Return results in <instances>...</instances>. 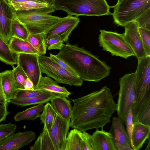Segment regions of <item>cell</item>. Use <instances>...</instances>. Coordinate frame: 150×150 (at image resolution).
Instances as JSON below:
<instances>
[{
	"instance_id": "cell-44",
	"label": "cell",
	"mask_w": 150,
	"mask_h": 150,
	"mask_svg": "<svg viewBox=\"0 0 150 150\" xmlns=\"http://www.w3.org/2000/svg\"><path fill=\"white\" fill-rule=\"evenodd\" d=\"M33 82L28 78L25 81L24 84L25 89L28 90H34Z\"/></svg>"
},
{
	"instance_id": "cell-9",
	"label": "cell",
	"mask_w": 150,
	"mask_h": 150,
	"mask_svg": "<svg viewBox=\"0 0 150 150\" xmlns=\"http://www.w3.org/2000/svg\"><path fill=\"white\" fill-rule=\"evenodd\" d=\"M135 73V101L139 104L150 100V56L138 59Z\"/></svg>"
},
{
	"instance_id": "cell-4",
	"label": "cell",
	"mask_w": 150,
	"mask_h": 150,
	"mask_svg": "<svg viewBox=\"0 0 150 150\" xmlns=\"http://www.w3.org/2000/svg\"><path fill=\"white\" fill-rule=\"evenodd\" d=\"M112 7L114 22L124 27L150 8V0H118Z\"/></svg>"
},
{
	"instance_id": "cell-26",
	"label": "cell",
	"mask_w": 150,
	"mask_h": 150,
	"mask_svg": "<svg viewBox=\"0 0 150 150\" xmlns=\"http://www.w3.org/2000/svg\"><path fill=\"white\" fill-rule=\"evenodd\" d=\"M44 104H38L22 112H18L13 118L15 121L25 120L34 121L38 117L44 109Z\"/></svg>"
},
{
	"instance_id": "cell-40",
	"label": "cell",
	"mask_w": 150,
	"mask_h": 150,
	"mask_svg": "<svg viewBox=\"0 0 150 150\" xmlns=\"http://www.w3.org/2000/svg\"><path fill=\"white\" fill-rule=\"evenodd\" d=\"M63 43V41L56 38H51L45 40L46 47L48 50H59Z\"/></svg>"
},
{
	"instance_id": "cell-38",
	"label": "cell",
	"mask_w": 150,
	"mask_h": 150,
	"mask_svg": "<svg viewBox=\"0 0 150 150\" xmlns=\"http://www.w3.org/2000/svg\"><path fill=\"white\" fill-rule=\"evenodd\" d=\"M132 106L128 111L125 120L126 132L130 140L132 146V137L134 127L133 120V114Z\"/></svg>"
},
{
	"instance_id": "cell-15",
	"label": "cell",
	"mask_w": 150,
	"mask_h": 150,
	"mask_svg": "<svg viewBox=\"0 0 150 150\" xmlns=\"http://www.w3.org/2000/svg\"><path fill=\"white\" fill-rule=\"evenodd\" d=\"M124 38L131 47L137 59L147 56L145 52L139 27L135 21L128 23L124 26Z\"/></svg>"
},
{
	"instance_id": "cell-5",
	"label": "cell",
	"mask_w": 150,
	"mask_h": 150,
	"mask_svg": "<svg viewBox=\"0 0 150 150\" xmlns=\"http://www.w3.org/2000/svg\"><path fill=\"white\" fill-rule=\"evenodd\" d=\"M99 46L104 51L109 52L112 56L127 59L135 56L133 50L126 41L123 33L100 30Z\"/></svg>"
},
{
	"instance_id": "cell-3",
	"label": "cell",
	"mask_w": 150,
	"mask_h": 150,
	"mask_svg": "<svg viewBox=\"0 0 150 150\" xmlns=\"http://www.w3.org/2000/svg\"><path fill=\"white\" fill-rule=\"evenodd\" d=\"M55 11L61 10L68 15L100 16L111 14V7L106 0H54Z\"/></svg>"
},
{
	"instance_id": "cell-37",
	"label": "cell",
	"mask_w": 150,
	"mask_h": 150,
	"mask_svg": "<svg viewBox=\"0 0 150 150\" xmlns=\"http://www.w3.org/2000/svg\"><path fill=\"white\" fill-rule=\"evenodd\" d=\"M81 150H93L91 135L86 131L80 132Z\"/></svg>"
},
{
	"instance_id": "cell-36",
	"label": "cell",
	"mask_w": 150,
	"mask_h": 150,
	"mask_svg": "<svg viewBox=\"0 0 150 150\" xmlns=\"http://www.w3.org/2000/svg\"><path fill=\"white\" fill-rule=\"evenodd\" d=\"M43 91L35 90H28L17 88L16 98L18 99H26L36 96L43 93Z\"/></svg>"
},
{
	"instance_id": "cell-14",
	"label": "cell",
	"mask_w": 150,
	"mask_h": 150,
	"mask_svg": "<svg viewBox=\"0 0 150 150\" xmlns=\"http://www.w3.org/2000/svg\"><path fill=\"white\" fill-rule=\"evenodd\" d=\"M124 121L120 117H113L108 132L113 139L116 150H132L131 143L126 131Z\"/></svg>"
},
{
	"instance_id": "cell-35",
	"label": "cell",
	"mask_w": 150,
	"mask_h": 150,
	"mask_svg": "<svg viewBox=\"0 0 150 150\" xmlns=\"http://www.w3.org/2000/svg\"><path fill=\"white\" fill-rule=\"evenodd\" d=\"M17 128L16 125L11 123L0 124V142L14 133Z\"/></svg>"
},
{
	"instance_id": "cell-32",
	"label": "cell",
	"mask_w": 150,
	"mask_h": 150,
	"mask_svg": "<svg viewBox=\"0 0 150 150\" xmlns=\"http://www.w3.org/2000/svg\"><path fill=\"white\" fill-rule=\"evenodd\" d=\"M12 71L14 79L17 88L25 89V82L28 78L27 76L22 69L18 65L16 67H13Z\"/></svg>"
},
{
	"instance_id": "cell-31",
	"label": "cell",
	"mask_w": 150,
	"mask_h": 150,
	"mask_svg": "<svg viewBox=\"0 0 150 150\" xmlns=\"http://www.w3.org/2000/svg\"><path fill=\"white\" fill-rule=\"evenodd\" d=\"M30 33L26 27L18 18L13 19L11 26V37H15L27 40Z\"/></svg>"
},
{
	"instance_id": "cell-18",
	"label": "cell",
	"mask_w": 150,
	"mask_h": 150,
	"mask_svg": "<svg viewBox=\"0 0 150 150\" xmlns=\"http://www.w3.org/2000/svg\"><path fill=\"white\" fill-rule=\"evenodd\" d=\"M103 129H96L91 135L93 150H116L111 134Z\"/></svg>"
},
{
	"instance_id": "cell-34",
	"label": "cell",
	"mask_w": 150,
	"mask_h": 150,
	"mask_svg": "<svg viewBox=\"0 0 150 150\" xmlns=\"http://www.w3.org/2000/svg\"><path fill=\"white\" fill-rule=\"evenodd\" d=\"M139 30L146 54L150 56V30L139 28Z\"/></svg>"
},
{
	"instance_id": "cell-42",
	"label": "cell",
	"mask_w": 150,
	"mask_h": 150,
	"mask_svg": "<svg viewBox=\"0 0 150 150\" xmlns=\"http://www.w3.org/2000/svg\"><path fill=\"white\" fill-rule=\"evenodd\" d=\"M9 113V112L7 110V105L0 103V123L5 120Z\"/></svg>"
},
{
	"instance_id": "cell-25",
	"label": "cell",
	"mask_w": 150,
	"mask_h": 150,
	"mask_svg": "<svg viewBox=\"0 0 150 150\" xmlns=\"http://www.w3.org/2000/svg\"><path fill=\"white\" fill-rule=\"evenodd\" d=\"M30 149V150H55L48 131L45 126L42 132Z\"/></svg>"
},
{
	"instance_id": "cell-11",
	"label": "cell",
	"mask_w": 150,
	"mask_h": 150,
	"mask_svg": "<svg viewBox=\"0 0 150 150\" xmlns=\"http://www.w3.org/2000/svg\"><path fill=\"white\" fill-rule=\"evenodd\" d=\"M37 54L20 53L17 54V64L25 72L33 83L34 89L37 87L42 76Z\"/></svg>"
},
{
	"instance_id": "cell-30",
	"label": "cell",
	"mask_w": 150,
	"mask_h": 150,
	"mask_svg": "<svg viewBox=\"0 0 150 150\" xmlns=\"http://www.w3.org/2000/svg\"><path fill=\"white\" fill-rule=\"evenodd\" d=\"M40 114L39 117L41 124H43L49 131L50 129L56 114L54 110L50 103L48 102L44 105V109Z\"/></svg>"
},
{
	"instance_id": "cell-41",
	"label": "cell",
	"mask_w": 150,
	"mask_h": 150,
	"mask_svg": "<svg viewBox=\"0 0 150 150\" xmlns=\"http://www.w3.org/2000/svg\"><path fill=\"white\" fill-rule=\"evenodd\" d=\"M49 57L55 61L62 68L66 69L71 74L78 76L75 71L69 66L64 61L57 57L56 55L50 53Z\"/></svg>"
},
{
	"instance_id": "cell-21",
	"label": "cell",
	"mask_w": 150,
	"mask_h": 150,
	"mask_svg": "<svg viewBox=\"0 0 150 150\" xmlns=\"http://www.w3.org/2000/svg\"><path fill=\"white\" fill-rule=\"evenodd\" d=\"M50 101L56 113L65 120L70 121L73 107L70 100L64 97L56 95Z\"/></svg>"
},
{
	"instance_id": "cell-6",
	"label": "cell",
	"mask_w": 150,
	"mask_h": 150,
	"mask_svg": "<svg viewBox=\"0 0 150 150\" xmlns=\"http://www.w3.org/2000/svg\"><path fill=\"white\" fill-rule=\"evenodd\" d=\"M16 15L31 34L45 33L60 18L32 11H16Z\"/></svg>"
},
{
	"instance_id": "cell-20",
	"label": "cell",
	"mask_w": 150,
	"mask_h": 150,
	"mask_svg": "<svg viewBox=\"0 0 150 150\" xmlns=\"http://www.w3.org/2000/svg\"><path fill=\"white\" fill-rule=\"evenodd\" d=\"M35 89L49 92L54 95H59L67 98L71 94L65 87L60 86L56 81L49 77L42 76Z\"/></svg>"
},
{
	"instance_id": "cell-17",
	"label": "cell",
	"mask_w": 150,
	"mask_h": 150,
	"mask_svg": "<svg viewBox=\"0 0 150 150\" xmlns=\"http://www.w3.org/2000/svg\"><path fill=\"white\" fill-rule=\"evenodd\" d=\"M8 0L16 11H32L48 14L55 11L53 6L37 0Z\"/></svg>"
},
{
	"instance_id": "cell-45",
	"label": "cell",
	"mask_w": 150,
	"mask_h": 150,
	"mask_svg": "<svg viewBox=\"0 0 150 150\" xmlns=\"http://www.w3.org/2000/svg\"><path fill=\"white\" fill-rule=\"evenodd\" d=\"M39 1L43 2L50 5L52 6L54 0H37Z\"/></svg>"
},
{
	"instance_id": "cell-12",
	"label": "cell",
	"mask_w": 150,
	"mask_h": 150,
	"mask_svg": "<svg viewBox=\"0 0 150 150\" xmlns=\"http://www.w3.org/2000/svg\"><path fill=\"white\" fill-rule=\"evenodd\" d=\"M70 121L64 119L56 113L49 134L55 150H65L66 141Z\"/></svg>"
},
{
	"instance_id": "cell-24",
	"label": "cell",
	"mask_w": 150,
	"mask_h": 150,
	"mask_svg": "<svg viewBox=\"0 0 150 150\" xmlns=\"http://www.w3.org/2000/svg\"><path fill=\"white\" fill-rule=\"evenodd\" d=\"M54 95L49 92L44 91L36 96L26 99L15 98L10 101L9 103L21 107L31 105L44 104L48 102Z\"/></svg>"
},
{
	"instance_id": "cell-13",
	"label": "cell",
	"mask_w": 150,
	"mask_h": 150,
	"mask_svg": "<svg viewBox=\"0 0 150 150\" xmlns=\"http://www.w3.org/2000/svg\"><path fill=\"white\" fill-rule=\"evenodd\" d=\"M16 10L8 0H0V36L8 43L11 38V26Z\"/></svg>"
},
{
	"instance_id": "cell-46",
	"label": "cell",
	"mask_w": 150,
	"mask_h": 150,
	"mask_svg": "<svg viewBox=\"0 0 150 150\" xmlns=\"http://www.w3.org/2000/svg\"><path fill=\"white\" fill-rule=\"evenodd\" d=\"M148 144L146 147V148L145 149V150H150V137L148 138Z\"/></svg>"
},
{
	"instance_id": "cell-16",
	"label": "cell",
	"mask_w": 150,
	"mask_h": 150,
	"mask_svg": "<svg viewBox=\"0 0 150 150\" xmlns=\"http://www.w3.org/2000/svg\"><path fill=\"white\" fill-rule=\"evenodd\" d=\"M36 138L32 131L13 133L0 142V150H17L30 144Z\"/></svg>"
},
{
	"instance_id": "cell-2",
	"label": "cell",
	"mask_w": 150,
	"mask_h": 150,
	"mask_svg": "<svg viewBox=\"0 0 150 150\" xmlns=\"http://www.w3.org/2000/svg\"><path fill=\"white\" fill-rule=\"evenodd\" d=\"M56 55L71 68L82 80L98 82L109 76L111 67L104 62L76 45H62Z\"/></svg>"
},
{
	"instance_id": "cell-23",
	"label": "cell",
	"mask_w": 150,
	"mask_h": 150,
	"mask_svg": "<svg viewBox=\"0 0 150 150\" xmlns=\"http://www.w3.org/2000/svg\"><path fill=\"white\" fill-rule=\"evenodd\" d=\"M8 44L11 50L16 54L20 53L40 54L38 51L27 40L12 37Z\"/></svg>"
},
{
	"instance_id": "cell-7",
	"label": "cell",
	"mask_w": 150,
	"mask_h": 150,
	"mask_svg": "<svg viewBox=\"0 0 150 150\" xmlns=\"http://www.w3.org/2000/svg\"><path fill=\"white\" fill-rule=\"evenodd\" d=\"M38 58L41 71L47 76L58 83L76 86L82 85V80L62 68L50 57L39 54Z\"/></svg>"
},
{
	"instance_id": "cell-8",
	"label": "cell",
	"mask_w": 150,
	"mask_h": 150,
	"mask_svg": "<svg viewBox=\"0 0 150 150\" xmlns=\"http://www.w3.org/2000/svg\"><path fill=\"white\" fill-rule=\"evenodd\" d=\"M117 104L118 117L125 122L127 114L134 102L136 91L135 72L125 74L120 78Z\"/></svg>"
},
{
	"instance_id": "cell-22",
	"label": "cell",
	"mask_w": 150,
	"mask_h": 150,
	"mask_svg": "<svg viewBox=\"0 0 150 150\" xmlns=\"http://www.w3.org/2000/svg\"><path fill=\"white\" fill-rule=\"evenodd\" d=\"M0 74L3 88L8 103L11 100L16 98L17 90L13 77V71L6 70L0 73Z\"/></svg>"
},
{
	"instance_id": "cell-27",
	"label": "cell",
	"mask_w": 150,
	"mask_h": 150,
	"mask_svg": "<svg viewBox=\"0 0 150 150\" xmlns=\"http://www.w3.org/2000/svg\"><path fill=\"white\" fill-rule=\"evenodd\" d=\"M0 60L13 67L17 64V54L11 50L8 44L0 36Z\"/></svg>"
},
{
	"instance_id": "cell-1",
	"label": "cell",
	"mask_w": 150,
	"mask_h": 150,
	"mask_svg": "<svg viewBox=\"0 0 150 150\" xmlns=\"http://www.w3.org/2000/svg\"><path fill=\"white\" fill-rule=\"evenodd\" d=\"M74 105L70 126L81 132L103 128L117 109L110 89L106 86L81 97L71 99Z\"/></svg>"
},
{
	"instance_id": "cell-19",
	"label": "cell",
	"mask_w": 150,
	"mask_h": 150,
	"mask_svg": "<svg viewBox=\"0 0 150 150\" xmlns=\"http://www.w3.org/2000/svg\"><path fill=\"white\" fill-rule=\"evenodd\" d=\"M150 126L142 124L138 121L134 122L132 137L133 150H139L150 137Z\"/></svg>"
},
{
	"instance_id": "cell-33",
	"label": "cell",
	"mask_w": 150,
	"mask_h": 150,
	"mask_svg": "<svg viewBox=\"0 0 150 150\" xmlns=\"http://www.w3.org/2000/svg\"><path fill=\"white\" fill-rule=\"evenodd\" d=\"M134 21L139 28L150 30V8L144 12Z\"/></svg>"
},
{
	"instance_id": "cell-39",
	"label": "cell",
	"mask_w": 150,
	"mask_h": 150,
	"mask_svg": "<svg viewBox=\"0 0 150 150\" xmlns=\"http://www.w3.org/2000/svg\"><path fill=\"white\" fill-rule=\"evenodd\" d=\"M137 121L150 126V105L149 106L139 115Z\"/></svg>"
},
{
	"instance_id": "cell-43",
	"label": "cell",
	"mask_w": 150,
	"mask_h": 150,
	"mask_svg": "<svg viewBox=\"0 0 150 150\" xmlns=\"http://www.w3.org/2000/svg\"><path fill=\"white\" fill-rule=\"evenodd\" d=\"M0 103L7 105L8 102L2 85L0 73Z\"/></svg>"
},
{
	"instance_id": "cell-29",
	"label": "cell",
	"mask_w": 150,
	"mask_h": 150,
	"mask_svg": "<svg viewBox=\"0 0 150 150\" xmlns=\"http://www.w3.org/2000/svg\"><path fill=\"white\" fill-rule=\"evenodd\" d=\"M80 131L74 128L68 133L66 141L65 150H81Z\"/></svg>"
},
{
	"instance_id": "cell-10",
	"label": "cell",
	"mask_w": 150,
	"mask_h": 150,
	"mask_svg": "<svg viewBox=\"0 0 150 150\" xmlns=\"http://www.w3.org/2000/svg\"><path fill=\"white\" fill-rule=\"evenodd\" d=\"M80 22L78 16L68 15L60 17L57 21L45 33V40L56 38L64 42L67 41L73 30Z\"/></svg>"
},
{
	"instance_id": "cell-28",
	"label": "cell",
	"mask_w": 150,
	"mask_h": 150,
	"mask_svg": "<svg viewBox=\"0 0 150 150\" xmlns=\"http://www.w3.org/2000/svg\"><path fill=\"white\" fill-rule=\"evenodd\" d=\"M27 40L38 51L40 54L44 55L46 53L45 33H30Z\"/></svg>"
}]
</instances>
